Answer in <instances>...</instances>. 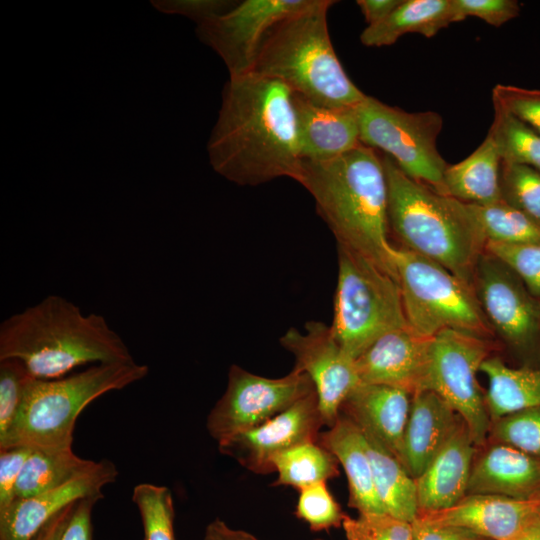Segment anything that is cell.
Returning a JSON list of instances; mask_svg holds the SVG:
<instances>
[{
	"label": "cell",
	"mask_w": 540,
	"mask_h": 540,
	"mask_svg": "<svg viewBox=\"0 0 540 540\" xmlns=\"http://www.w3.org/2000/svg\"><path fill=\"white\" fill-rule=\"evenodd\" d=\"M207 150L214 171L240 186L296 180L302 158L292 90L254 72L229 77Z\"/></svg>",
	"instance_id": "6da1fadb"
},
{
	"label": "cell",
	"mask_w": 540,
	"mask_h": 540,
	"mask_svg": "<svg viewBox=\"0 0 540 540\" xmlns=\"http://www.w3.org/2000/svg\"><path fill=\"white\" fill-rule=\"evenodd\" d=\"M295 181L312 195L337 246L364 256L398 280L395 246L388 239L387 178L379 151L361 143L330 160H302Z\"/></svg>",
	"instance_id": "7a4b0ae2"
},
{
	"label": "cell",
	"mask_w": 540,
	"mask_h": 540,
	"mask_svg": "<svg viewBox=\"0 0 540 540\" xmlns=\"http://www.w3.org/2000/svg\"><path fill=\"white\" fill-rule=\"evenodd\" d=\"M20 360L37 379L66 376L86 364L133 362L106 319L84 314L70 300L48 295L0 325V360Z\"/></svg>",
	"instance_id": "3957f363"
},
{
	"label": "cell",
	"mask_w": 540,
	"mask_h": 540,
	"mask_svg": "<svg viewBox=\"0 0 540 540\" xmlns=\"http://www.w3.org/2000/svg\"><path fill=\"white\" fill-rule=\"evenodd\" d=\"M388 226L400 247L426 257L472 287L487 243L471 204L407 176L387 155Z\"/></svg>",
	"instance_id": "277c9868"
},
{
	"label": "cell",
	"mask_w": 540,
	"mask_h": 540,
	"mask_svg": "<svg viewBox=\"0 0 540 540\" xmlns=\"http://www.w3.org/2000/svg\"><path fill=\"white\" fill-rule=\"evenodd\" d=\"M332 0H309L275 23L264 37L253 72L287 85L327 107H357L366 97L348 77L330 40Z\"/></svg>",
	"instance_id": "5b68a950"
},
{
	"label": "cell",
	"mask_w": 540,
	"mask_h": 540,
	"mask_svg": "<svg viewBox=\"0 0 540 540\" xmlns=\"http://www.w3.org/2000/svg\"><path fill=\"white\" fill-rule=\"evenodd\" d=\"M149 367L133 362L94 364L81 372L55 379L34 378L20 411L0 440V449L13 446L72 448L79 414L100 396L145 378Z\"/></svg>",
	"instance_id": "8992f818"
},
{
	"label": "cell",
	"mask_w": 540,
	"mask_h": 540,
	"mask_svg": "<svg viewBox=\"0 0 540 540\" xmlns=\"http://www.w3.org/2000/svg\"><path fill=\"white\" fill-rule=\"evenodd\" d=\"M332 333L353 359L386 333L408 325L398 280L375 263L337 246Z\"/></svg>",
	"instance_id": "52a82bcc"
},
{
	"label": "cell",
	"mask_w": 540,
	"mask_h": 540,
	"mask_svg": "<svg viewBox=\"0 0 540 540\" xmlns=\"http://www.w3.org/2000/svg\"><path fill=\"white\" fill-rule=\"evenodd\" d=\"M394 259L407 323L415 332L434 337L451 329L496 341L471 286L403 247H395Z\"/></svg>",
	"instance_id": "ba28073f"
},
{
	"label": "cell",
	"mask_w": 540,
	"mask_h": 540,
	"mask_svg": "<svg viewBox=\"0 0 540 540\" xmlns=\"http://www.w3.org/2000/svg\"><path fill=\"white\" fill-rule=\"evenodd\" d=\"M362 144L382 151L410 178L444 193L448 164L437 149L443 126L434 111L407 112L366 95L357 106Z\"/></svg>",
	"instance_id": "9c48e42d"
},
{
	"label": "cell",
	"mask_w": 540,
	"mask_h": 540,
	"mask_svg": "<svg viewBox=\"0 0 540 540\" xmlns=\"http://www.w3.org/2000/svg\"><path fill=\"white\" fill-rule=\"evenodd\" d=\"M472 288L501 348L517 366L540 364V300L503 261L484 252Z\"/></svg>",
	"instance_id": "30bf717a"
},
{
	"label": "cell",
	"mask_w": 540,
	"mask_h": 540,
	"mask_svg": "<svg viewBox=\"0 0 540 540\" xmlns=\"http://www.w3.org/2000/svg\"><path fill=\"white\" fill-rule=\"evenodd\" d=\"M499 348L496 341L451 329L433 337L427 390L436 392L455 410L477 447L487 442L491 423L477 373Z\"/></svg>",
	"instance_id": "8fae6325"
},
{
	"label": "cell",
	"mask_w": 540,
	"mask_h": 540,
	"mask_svg": "<svg viewBox=\"0 0 540 540\" xmlns=\"http://www.w3.org/2000/svg\"><path fill=\"white\" fill-rule=\"evenodd\" d=\"M313 391L310 378L300 371L268 378L233 364L226 389L207 416V431L221 442L260 426Z\"/></svg>",
	"instance_id": "7c38bea8"
},
{
	"label": "cell",
	"mask_w": 540,
	"mask_h": 540,
	"mask_svg": "<svg viewBox=\"0 0 540 540\" xmlns=\"http://www.w3.org/2000/svg\"><path fill=\"white\" fill-rule=\"evenodd\" d=\"M295 359L293 369L314 385L324 426L331 427L351 391L360 383L355 359L335 339L330 325L309 321L301 332L289 328L279 339Z\"/></svg>",
	"instance_id": "4fadbf2b"
},
{
	"label": "cell",
	"mask_w": 540,
	"mask_h": 540,
	"mask_svg": "<svg viewBox=\"0 0 540 540\" xmlns=\"http://www.w3.org/2000/svg\"><path fill=\"white\" fill-rule=\"evenodd\" d=\"M309 0H244L228 12L196 27L198 38L223 60L229 77L252 73L261 43L283 17Z\"/></svg>",
	"instance_id": "5bb4252c"
},
{
	"label": "cell",
	"mask_w": 540,
	"mask_h": 540,
	"mask_svg": "<svg viewBox=\"0 0 540 540\" xmlns=\"http://www.w3.org/2000/svg\"><path fill=\"white\" fill-rule=\"evenodd\" d=\"M323 426L313 391L260 426L218 442V449L250 472L274 473L275 456L300 443L318 440Z\"/></svg>",
	"instance_id": "9a60e30c"
},
{
	"label": "cell",
	"mask_w": 540,
	"mask_h": 540,
	"mask_svg": "<svg viewBox=\"0 0 540 540\" xmlns=\"http://www.w3.org/2000/svg\"><path fill=\"white\" fill-rule=\"evenodd\" d=\"M433 337L409 325L386 333L355 359L362 383L402 389L413 395L427 390Z\"/></svg>",
	"instance_id": "2e32d148"
},
{
	"label": "cell",
	"mask_w": 540,
	"mask_h": 540,
	"mask_svg": "<svg viewBox=\"0 0 540 540\" xmlns=\"http://www.w3.org/2000/svg\"><path fill=\"white\" fill-rule=\"evenodd\" d=\"M118 471L107 459L92 473L51 491L16 498L0 510V540H32L58 512L88 497L103 498L104 486L116 481Z\"/></svg>",
	"instance_id": "e0dca14e"
},
{
	"label": "cell",
	"mask_w": 540,
	"mask_h": 540,
	"mask_svg": "<svg viewBox=\"0 0 540 540\" xmlns=\"http://www.w3.org/2000/svg\"><path fill=\"white\" fill-rule=\"evenodd\" d=\"M416 518L465 528L488 540H505L540 518V499L520 500L492 494H467L450 508L419 512Z\"/></svg>",
	"instance_id": "ac0fdd59"
},
{
	"label": "cell",
	"mask_w": 540,
	"mask_h": 540,
	"mask_svg": "<svg viewBox=\"0 0 540 540\" xmlns=\"http://www.w3.org/2000/svg\"><path fill=\"white\" fill-rule=\"evenodd\" d=\"M476 450L469 429L461 419L445 444L415 478L418 513L450 508L467 495Z\"/></svg>",
	"instance_id": "d6986e66"
},
{
	"label": "cell",
	"mask_w": 540,
	"mask_h": 540,
	"mask_svg": "<svg viewBox=\"0 0 540 540\" xmlns=\"http://www.w3.org/2000/svg\"><path fill=\"white\" fill-rule=\"evenodd\" d=\"M467 494L540 499V459L506 444L477 447Z\"/></svg>",
	"instance_id": "ffe728a7"
},
{
	"label": "cell",
	"mask_w": 540,
	"mask_h": 540,
	"mask_svg": "<svg viewBox=\"0 0 540 540\" xmlns=\"http://www.w3.org/2000/svg\"><path fill=\"white\" fill-rule=\"evenodd\" d=\"M292 93L302 160H330L361 144L357 107L322 106Z\"/></svg>",
	"instance_id": "44dd1931"
},
{
	"label": "cell",
	"mask_w": 540,
	"mask_h": 540,
	"mask_svg": "<svg viewBox=\"0 0 540 540\" xmlns=\"http://www.w3.org/2000/svg\"><path fill=\"white\" fill-rule=\"evenodd\" d=\"M411 397L402 389L360 382L343 402L340 414L376 437L402 463Z\"/></svg>",
	"instance_id": "7402d4cb"
},
{
	"label": "cell",
	"mask_w": 540,
	"mask_h": 540,
	"mask_svg": "<svg viewBox=\"0 0 540 540\" xmlns=\"http://www.w3.org/2000/svg\"><path fill=\"white\" fill-rule=\"evenodd\" d=\"M462 418L436 392L412 395L406 424L402 464L415 479L445 444Z\"/></svg>",
	"instance_id": "603a6c76"
},
{
	"label": "cell",
	"mask_w": 540,
	"mask_h": 540,
	"mask_svg": "<svg viewBox=\"0 0 540 540\" xmlns=\"http://www.w3.org/2000/svg\"><path fill=\"white\" fill-rule=\"evenodd\" d=\"M318 442L331 451L342 466L348 482V505L359 513H385L374 485L366 439L359 426L340 414Z\"/></svg>",
	"instance_id": "cb8c5ba5"
},
{
	"label": "cell",
	"mask_w": 540,
	"mask_h": 540,
	"mask_svg": "<svg viewBox=\"0 0 540 540\" xmlns=\"http://www.w3.org/2000/svg\"><path fill=\"white\" fill-rule=\"evenodd\" d=\"M501 158L493 140H485L464 160L446 167L444 193L459 201L488 206L502 201Z\"/></svg>",
	"instance_id": "d4e9b609"
},
{
	"label": "cell",
	"mask_w": 540,
	"mask_h": 540,
	"mask_svg": "<svg viewBox=\"0 0 540 540\" xmlns=\"http://www.w3.org/2000/svg\"><path fill=\"white\" fill-rule=\"evenodd\" d=\"M457 22L452 0H403L384 21L367 26L360 41L367 47L393 45L407 33H418L427 38Z\"/></svg>",
	"instance_id": "484cf974"
},
{
	"label": "cell",
	"mask_w": 540,
	"mask_h": 540,
	"mask_svg": "<svg viewBox=\"0 0 540 540\" xmlns=\"http://www.w3.org/2000/svg\"><path fill=\"white\" fill-rule=\"evenodd\" d=\"M480 372L488 378L485 398L490 420L505 414L540 407V364L509 366L498 355H492L481 365Z\"/></svg>",
	"instance_id": "4316f807"
},
{
	"label": "cell",
	"mask_w": 540,
	"mask_h": 540,
	"mask_svg": "<svg viewBox=\"0 0 540 540\" xmlns=\"http://www.w3.org/2000/svg\"><path fill=\"white\" fill-rule=\"evenodd\" d=\"M362 432L373 469L375 489L385 513L412 523L419 511L415 479L376 437L364 430Z\"/></svg>",
	"instance_id": "83f0119b"
},
{
	"label": "cell",
	"mask_w": 540,
	"mask_h": 540,
	"mask_svg": "<svg viewBox=\"0 0 540 540\" xmlns=\"http://www.w3.org/2000/svg\"><path fill=\"white\" fill-rule=\"evenodd\" d=\"M99 464L100 461L77 456L72 448L32 447L18 479L15 496L26 498L54 490L94 472Z\"/></svg>",
	"instance_id": "f1b7e54d"
},
{
	"label": "cell",
	"mask_w": 540,
	"mask_h": 540,
	"mask_svg": "<svg viewBox=\"0 0 540 540\" xmlns=\"http://www.w3.org/2000/svg\"><path fill=\"white\" fill-rule=\"evenodd\" d=\"M339 465L335 455L318 440L300 443L273 458L272 467L277 479L272 486H289L299 491L336 478Z\"/></svg>",
	"instance_id": "f546056e"
},
{
	"label": "cell",
	"mask_w": 540,
	"mask_h": 540,
	"mask_svg": "<svg viewBox=\"0 0 540 540\" xmlns=\"http://www.w3.org/2000/svg\"><path fill=\"white\" fill-rule=\"evenodd\" d=\"M493 106L494 118L487 135L495 143L501 161L540 171V135L513 115Z\"/></svg>",
	"instance_id": "4dcf8cb0"
},
{
	"label": "cell",
	"mask_w": 540,
	"mask_h": 540,
	"mask_svg": "<svg viewBox=\"0 0 540 540\" xmlns=\"http://www.w3.org/2000/svg\"><path fill=\"white\" fill-rule=\"evenodd\" d=\"M473 207L487 241L512 245H540V222L527 214L503 201Z\"/></svg>",
	"instance_id": "1f68e13d"
},
{
	"label": "cell",
	"mask_w": 540,
	"mask_h": 540,
	"mask_svg": "<svg viewBox=\"0 0 540 540\" xmlns=\"http://www.w3.org/2000/svg\"><path fill=\"white\" fill-rule=\"evenodd\" d=\"M144 531V540H176L174 502L170 489L152 483L137 484L132 491Z\"/></svg>",
	"instance_id": "d6a6232c"
},
{
	"label": "cell",
	"mask_w": 540,
	"mask_h": 540,
	"mask_svg": "<svg viewBox=\"0 0 540 540\" xmlns=\"http://www.w3.org/2000/svg\"><path fill=\"white\" fill-rule=\"evenodd\" d=\"M487 441L509 445L540 459V407L517 410L492 420Z\"/></svg>",
	"instance_id": "836d02e7"
},
{
	"label": "cell",
	"mask_w": 540,
	"mask_h": 540,
	"mask_svg": "<svg viewBox=\"0 0 540 540\" xmlns=\"http://www.w3.org/2000/svg\"><path fill=\"white\" fill-rule=\"evenodd\" d=\"M501 198L507 205L540 222V171L501 161Z\"/></svg>",
	"instance_id": "e575fe53"
},
{
	"label": "cell",
	"mask_w": 540,
	"mask_h": 540,
	"mask_svg": "<svg viewBox=\"0 0 540 540\" xmlns=\"http://www.w3.org/2000/svg\"><path fill=\"white\" fill-rule=\"evenodd\" d=\"M295 508L298 519L312 531H324L342 526L347 514L328 489L327 482H318L300 489Z\"/></svg>",
	"instance_id": "d590c367"
},
{
	"label": "cell",
	"mask_w": 540,
	"mask_h": 540,
	"mask_svg": "<svg viewBox=\"0 0 540 540\" xmlns=\"http://www.w3.org/2000/svg\"><path fill=\"white\" fill-rule=\"evenodd\" d=\"M34 378L20 360H0V440L13 425Z\"/></svg>",
	"instance_id": "8d00e7d4"
},
{
	"label": "cell",
	"mask_w": 540,
	"mask_h": 540,
	"mask_svg": "<svg viewBox=\"0 0 540 540\" xmlns=\"http://www.w3.org/2000/svg\"><path fill=\"white\" fill-rule=\"evenodd\" d=\"M342 528L347 540H414L411 522L386 513L346 515Z\"/></svg>",
	"instance_id": "74e56055"
},
{
	"label": "cell",
	"mask_w": 540,
	"mask_h": 540,
	"mask_svg": "<svg viewBox=\"0 0 540 540\" xmlns=\"http://www.w3.org/2000/svg\"><path fill=\"white\" fill-rule=\"evenodd\" d=\"M485 251L509 266L529 292L540 300V245H512L487 241Z\"/></svg>",
	"instance_id": "f35d334b"
},
{
	"label": "cell",
	"mask_w": 540,
	"mask_h": 540,
	"mask_svg": "<svg viewBox=\"0 0 540 540\" xmlns=\"http://www.w3.org/2000/svg\"><path fill=\"white\" fill-rule=\"evenodd\" d=\"M496 105L540 135V90L497 84L492 91Z\"/></svg>",
	"instance_id": "ab89813d"
},
{
	"label": "cell",
	"mask_w": 540,
	"mask_h": 540,
	"mask_svg": "<svg viewBox=\"0 0 540 540\" xmlns=\"http://www.w3.org/2000/svg\"><path fill=\"white\" fill-rule=\"evenodd\" d=\"M452 3L457 22L472 16L500 27L520 13L516 0H452Z\"/></svg>",
	"instance_id": "60d3db41"
},
{
	"label": "cell",
	"mask_w": 540,
	"mask_h": 540,
	"mask_svg": "<svg viewBox=\"0 0 540 540\" xmlns=\"http://www.w3.org/2000/svg\"><path fill=\"white\" fill-rule=\"evenodd\" d=\"M238 1L233 0H153L151 4L160 12L185 16L197 26L218 18L231 10Z\"/></svg>",
	"instance_id": "b9f144b4"
},
{
	"label": "cell",
	"mask_w": 540,
	"mask_h": 540,
	"mask_svg": "<svg viewBox=\"0 0 540 540\" xmlns=\"http://www.w3.org/2000/svg\"><path fill=\"white\" fill-rule=\"evenodd\" d=\"M31 451L32 447L23 445L0 449V510L15 500L16 485Z\"/></svg>",
	"instance_id": "7bdbcfd3"
},
{
	"label": "cell",
	"mask_w": 540,
	"mask_h": 540,
	"mask_svg": "<svg viewBox=\"0 0 540 540\" xmlns=\"http://www.w3.org/2000/svg\"><path fill=\"white\" fill-rule=\"evenodd\" d=\"M100 499L102 498L88 497L75 504L61 540H94L92 510Z\"/></svg>",
	"instance_id": "ee69618b"
},
{
	"label": "cell",
	"mask_w": 540,
	"mask_h": 540,
	"mask_svg": "<svg viewBox=\"0 0 540 540\" xmlns=\"http://www.w3.org/2000/svg\"><path fill=\"white\" fill-rule=\"evenodd\" d=\"M414 540H488L465 528L430 523L419 518L412 522Z\"/></svg>",
	"instance_id": "f6af8a7d"
},
{
	"label": "cell",
	"mask_w": 540,
	"mask_h": 540,
	"mask_svg": "<svg viewBox=\"0 0 540 540\" xmlns=\"http://www.w3.org/2000/svg\"><path fill=\"white\" fill-rule=\"evenodd\" d=\"M403 0H358L367 26L376 25L389 17Z\"/></svg>",
	"instance_id": "bcb514c9"
},
{
	"label": "cell",
	"mask_w": 540,
	"mask_h": 540,
	"mask_svg": "<svg viewBox=\"0 0 540 540\" xmlns=\"http://www.w3.org/2000/svg\"><path fill=\"white\" fill-rule=\"evenodd\" d=\"M76 503H73L58 512L44 525L32 540H61L64 529Z\"/></svg>",
	"instance_id": "7dc6e473"
},
{
	"label": "cell",
	"mask_w": 540,
	"mask_h": 540,
	"mask_svg": "<svg viewBox=\"0 0 540 540\" xmlns=\"http://www.w3.org/2000/svg\"><path fill=\"white\" fill-rule=\"evenodd\" d=\"M203 540H257L252 534L229 527L223 520L210 522L204 532Z\"/></svg>",
	"instance_id": "c3c4849f"
},
{
	"label": "cell",
	"mask_w": 540,
	"mask_h": 540,
	"mask_svg": "<svg viewBox=\"0 0 540 540\" xmlns=\"http://www.w3.org/2000/svg\"><path fill=\"white\" fill-rule=\"evenodd\" d=\"M505 540H540V518L531 522Z\"/></svg>",
	"instance_id": "681fc988"
}]
</instances>
